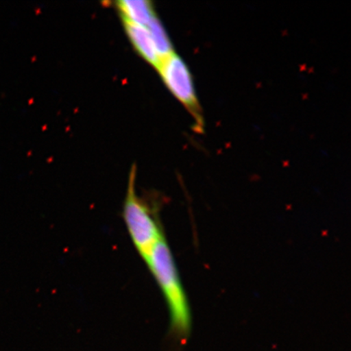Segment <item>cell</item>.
I'll return each instance as SVG.
<instances>
[{
  "label": "cell",
  "mask_w": 351,
  "mask_h": 351,
  "mask_svg": "<svg viewBox=\"0 0 351 351\" xmlns=\"http://www.w3.org/2000/svg\"><path fill=\"white\" fill-rule=\"evenodd\" d=\"M123 217L135 248L146 261L164 235L150 207L136 193L134 169L130 173L123 205Z\"/></svg>",
  "instance_id": "cell-2"
},
{
  "label": "cell",
  "mask_w": 351,
  "mask_h": 351,
  "mask_svg": "<svg viewBox=\"0 0 351 351\" xmlns=\"http://www.w3.org/2000/svg\"><path fill=\"white\" fill-rule=\"evenodd\" d=\"M147 27L150 32L154 45H155L158 55H159L160 61L167 56L173 54V47L171 43L168 34L164 27L163 24L156 16L149 22Z\"/></svg>",
  "instance_id": "cell-6"
},
{
  "label": "cell",
  "mask_w": 351,
  "mask_h": 351,
  "mask_svg": "<svg viewBox=\"0 0 351 351\" xmlns=\"http://www.w3.org/2000/svg\"><path fill=\"white\" fill-rule=\"evenodd\" d=\"M126 34L136 51L148 64L157 69L160 63L155 45L146 25H135L124 22Z\"/></svg>",
  "instance_id": "cell-4"
},
{
  "label": "cell",
  "mask_w": 351,
  "mask_h": 351,
  "mask_svg": "<svg viewBox=\"0 0 351 351\" xmlns=\"http://www.w3.org/2000/svg\"><path fill=\"white\" fill-rule=\"evenodd\" d=\"M156 69L174 97L196 115L199 105L195 83L190 69L182 57L173 52L162 60Z\"/></svg>",
  "instance_id": "cell-3"
},
{
  "label": "cell",
  "mask_w": 351,
  "mask_h": 351,
  "mask_svg": "<svg viewBox=\"0 0 351 351\" xmlns=\"http://www.w3.org/2000/svg\"><path fill=\"white\" fill-rule=\"evenodd\" d=\"M145 263L163 293L169 311L171 330L176 339H186L191 327L190 306L165 237L155 245Z\"/></svg>",
  "instance_id": "cell-1"
},
{
  "label": "cell",
  "mask_w": 351,
  "mask_h": 351,
  "mask_svg": "<svg viewBox=\"0 0 351 351\" xmlns=\"http://www.w3.org/2000/svg\"><path fill=\"white\" fill-rule=\"evenodd\" d=\"M116 4L123 21L128 23L147 26L156 16L152 3L147 0H121Z\"/></svg>",
  "instance_id": "cell-5"
}]
</instances>
